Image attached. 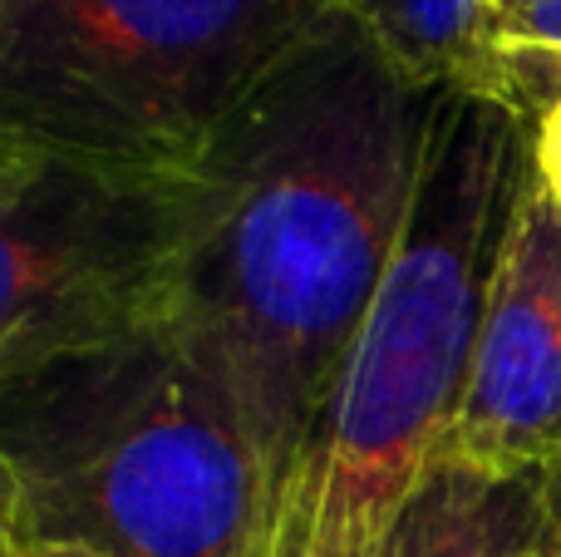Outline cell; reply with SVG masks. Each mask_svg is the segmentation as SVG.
Here are the masks:
<instances>
[{
  "label": "cell",
  "mask_w": 561,
  "mask_h": 557,
  "mask_svg": "<svg viewBox=\"0 0 561 557\" xmlns=\"http://www.w3.org/2000/svg\"><path fill=\"white\" fill-rule=\"evenodd\" d=\"M533 178L561 207V99L533 124Z\"/></svg>",
  "instance_id": "8fae6325"
},
{
  "label": "cell",
  "mask_w": 561,
  "mask_h": 557,
  "mask_svg": "<svg viewBox=\"0 0 561 557\" xmlns=\"http://www.w3.org/2000/svg\"><path fill=\"white\" fill-rule=\"evenodd\" d=\"M493 484L438 459L394 528V557H483Z\"/></svg>",
  "instance_id": "ba28073f"
},
{
  "label": "cell",
  "mask_w": 561,
  "mask_h": 557,
  "mask_svg": "<svg viewBox=\"0 0 561 557\" xmlns=\"http://www.w3.org/2000/svg\"><path fill=\"white\" fill-rule=\"evenodd\" d=\"M178 173L0 154V375L158 306Z\"/></svg>",
  "instance_id": "5b68a950"
},
{
  "label": "cell",
  "mask_w": 561,
  "mask_h": 557,
  "mask_svg": "<svg viewBox=\"0 0 561 557\" xmlns=\"http://www.w3.org/2000/svg\"><path fill=\"white\" fill-rule=\"evenodd\" d=\"M542 538H547L542 479L493 484V499H488V553L483 557H542Z\"/></svg>",
  "instance_id": "9c48e42d"
},
{
  "label": "cell",
  "mask_w": 561,
  "mask_h": 557,
  "mask_svg": "<svg viewBox=\"0 0 561 557\" xmlns=\"http://www.w3.org/2000/svg\"><path fill=\"white\" fill-rule=\"evenodd\" d=\"M15 557H30V553H15Z\"/></svg>",
  "instance_id": "9a60e30c"
},
{
  "label": "cell",
  "mask_w": 561,
  "mask_h": 557,
  "mask_svg": "<svg viewBox=\"0 0 561 557\" xmlns=\"http://www.w3.org/2000/svg\"><path fill=\"white\" fill-rule=\"evenodd\" d=\"M478 5H483V20H488V35H493V10H497V0H478ZM497 49V45H493Z\"/></svg>",
  "instance_id": "5bb4252c"
},
{
  "label": "cell",
  "mask_w": 561,
  "mask_h": 557,
  "mask_svg": "<svg viewBox=\"0 0 561 557\" xmlns=\"http://www.w3.org/2000/svg\"><path fill=\"white\" fill-rule=\"evenodd\" d=\"M493 45L503 65L507 55H561V0H497Z\"/></svg>",
  "instance_id": "30bf717a"
},
{
  "label": "cell",
  "mask_w": 561,
  "mask_h": 557,
  "mask_svg": "<svg viewBox=\"0 0 561 557\" xmlns=\"http://www.w3.org/2000/svg\"><path fill=\"white\" fill-rule=\"evenodd\" d=\"M438 94L335 0L178 173L153 311L232 395L272 513L399 252Z\"/></svg>",
  "instance_id": "6da1fadb"
},
{
  "label": "cell",
  "mask_w": 561,
  "mask_h": 557,
  "mask_svg": "<svg viewBox=\"0 0 561 557\" xmlns=\"http://www.w3.org/2000/svg\"><path fill=\"white\" fill-rule=\"evenodd\" d=\"M438 459L488 484L561 469V207L523 178Z\"/></svg>",
  "instance_id": "8992f818"
},
{
  "label": "cell",
  "mask_w": 561,
  "mask_h": 557,
  "mask_svg": "<svg viewBox=\"0 0 561 557\" xmlns=\"http://www.w3.org/2000/svg\"><path fill=\"white\" fill-rule=\"evenodd\" d=\"M0 503L30 557H262L272 523L247 420L158 311L0 375Z\"/></svg>",
  "instance_id": "3957f363"
},
{
  "label": "cell",
  "mask_w": 561,
  "mask_h": 557,
  "mask_svg": "<svg viewBox=\"0 0 561 557\" xmlns=\"http://www.w3.org/2000/svg\"><path fill=\"white\" fill-rule=\"evenodd\" d=\"M419 89H473L507 104V65L478 0H340Z\"/></svg>",
  "instance_id": "52a82bcc"
},
{
  "label": "cell",
  "mask_w": 561,
  "mask_h": 557,
  "mask_svg": "<svg viewBox=\"0 0 561 557\" xmlns=\"http://www.w3.org/2000/svg\"><path fill=\"white\" fill-rule=\"evenodd\" d=\"M15 533H10V519H5V503H0V557H15Z\"/></svg>",
  "instance_id": "4fadbf2b"
},
{
  "label": "cell",
  "mask_w": 561,
  "mask_h": 557,
  "mask_svg": "<svg viewBox=\"0 0 561 557\" xmlns=\"http://www.w3.org/2000/svg\"><path fill=\"white\" fill-rule=\"evenodd\" d=\"M542 509H547L542 557H561V469L542 474Z\"/></svg>",
  "instance_id": "7c38bea8"
},
{
  "label": "cell",
  "mask_w": 561,
  "mask_h": 557,
  "mask_svg": "<svg viewBox=\"0 0 561 557\" xmlns=\"http://www.w3.org/2000/svg\"><path fill=\"white\" fill-rule=\"evenodd\" d=\"M527 168L533 118L473 89L438 94L399 252L262 557H394L399 519L458 414Z\"/></svg>",
  "instance_id": "7a4b0ae2"
},
{
  "label": "cell",
  "mask_w": 561,
  "mask_h": 557,
  "mask_svg": "<svg viewBox=\"0 0 561 557\" xmlns=\"http://www.w3.org/2000/svg\"><path fill=\"white\" fill-rule=\"evenodd\" d=\"M335 0H0V154L173 178Z\"/></svg>",
  "instance_id": "277c9868"
}]
</instances>
